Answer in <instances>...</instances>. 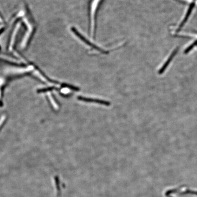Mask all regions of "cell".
Instances as JSON below:
<instances>
[{"instance_id": "7a4b0ae2", "label": "cell", "mask_w": 197, "mask_h": 197, "mask_svg": "<svg viewBox=\"0 0 197 197\" xmlns=\"http://www.w3.org/2000/svg\"><path fill=\"white\" fill-rule=\"evenodd\" d=\"M178 51V49H177L173 51L172 54H171L170 56L169 57L168 59L166 61V63L163 65V67H161V69H160V70L159 71V74H162L163 73V72L166 70V68H167V66L169 65L171 61L173 60V58H174V57L176 55V54L177 53Z\"/></svg>"}, {"instance_id": "ba28073f", "label": "cell", "mask_w": 197, "mask_h": 197, "mask_svg": "<svg viewBox=\"0 0 197 197\" xmlns=\"http://www.w3.org/2000/svg\"><path fill=\"white\" fill-rule=\"evenodd\" d=\"M3 21V20L1 18V17L0 16V22H2Z\"/></svg>"}, {"instance_id": "3957f363", "label": "cell", "mask_w": 197, "mask_h": 197, "mask_svg": "<svg viewBox=\"0 0 197 197\" xmlns=\"http://www.w3.org/2000/svg\"><path fill=\"white\" fill-rule=\"evenodd\" d=\"M194 2L192 3L191 4V5L189 6V8L188 9L187 14L185 16L184 18L183 19V21H182V22L181 24H180V26H179V28H178V30H180V29L183 27V26L184 25L186 22H187L188 18H189L190 14L191 13L192 10H193V9H194Z\"/></svg>"}, {"instance_id": "6da1fadb", "label": "cell", "mask_w": 197, "mask_h": 197, "mask_svg": "<svg viewBox=\"0 0 197 197\" xmlns=\"http://www.w3.org/2000/svg\"><path fill=\"white\" fill-rule=\"evenodd\" d=\"M77 99L80 101L85 102L94 103L96 104L105 105L107 106H109L111 105L110 102L107 101L105 100L93 99V98H87V97H83L80 96L77 97Z\"/></svg>"}, {"instance_id": "9c48e42d", "label": "cell", "mask_w": 197, "mask_h": 197, "mask_svg": "<svg viewBox=\"0 0 197 197\" xmlns=\"http://www.w3.org/2000/svg\"><path fill=\"white\" fill-rule=\"evenodd\" d=\"M167 197H171V196H167Z\"/></svg>"}, {"instance_id": "277c9868", "label": "cell", "mask_w": 197, "mask_h": 197, "mask_svg": "<svg viewBox=\"0 0 197 197\" xmlns=\"http://www.w3.org/2000/svg\"><path fill=\"white\" fill-rule=\"evenodd\" d=\"M62 87L63 88H68L71 90L75 91H78L80 90L79 88L74 86L73 85H70V84H62Z\"/></svg>"}, {"instance_id": "5b68a950", "label": "cell", "mask_w": 197, "mask_h": 197, "mask_svg": "<svg viewBox=\"0 0 197 197\" xmlns=\"http://www.w3.org/2000/svg\"><path fill=\"white\" fill-rule=\"evenodd\" d=\"M182 188V186H181L180 188H176V189H170V190H167V191L165 192V195L167 197V196H170V195L171 194H174V193L178 192L179 191V190H180V188Z\"/></svg>"}, {"instance_id": "8992f818", "label": "cell", "mask_w": 197, "mask_h": 197, "mask_svg": "<svg viewBox=\"0 0 197 197\" xmlns=\"http://www.w3.org/2000/svg\"><path fill=\"white\" fill-rule=\"evenodd\" d=\"M186 194L195 195H197V191L187 189V190H186L184 192H181L179 193V195H182Z\"/></svg>"}, {"instance_id": "52a82bcc", "label": "cell", "mask_w": 197, "mask_h": 197, "mask_svg": "<svg viewBox=\"0 0 197 197\" xmlns=\"http://www.w3.org/2000/svg\"><path fill=\"white\" fill-rule=\"evenodd\" d=\"M196 45H197V40L195 41L194 43H192L191 45H190V46L185 50V53H188L190 52L195 46H196Z\"/></svg>"}]
</instances>
